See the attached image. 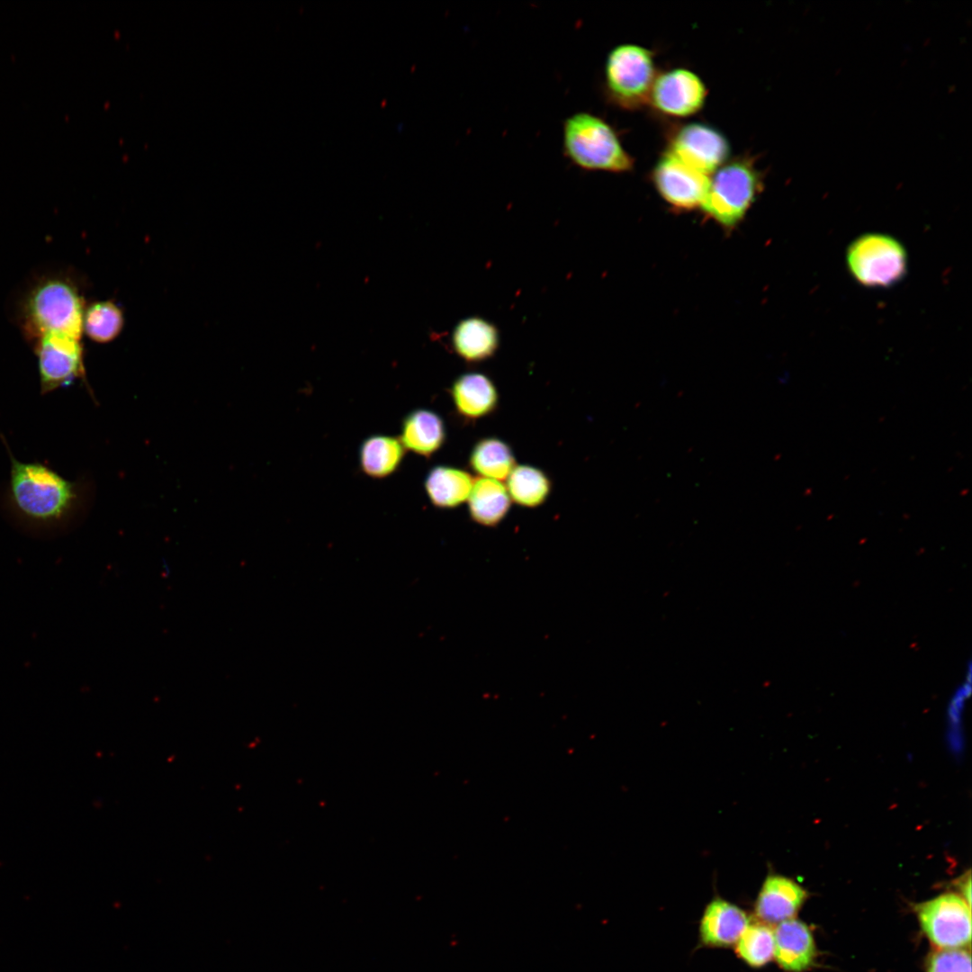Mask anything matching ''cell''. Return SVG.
I'll list each match as a JSON object with an SVG mask.
<instances>
[{
    "instance_id": "obj_1",
    "label": "cell",
    "mask_w": 972,
    "mask_h": 972,
    "mask_svg": "<svg viewBox=\"0 0 972 972\" xmlns=\"http://www.w3.org/2000/svg\"><path fill=\"white\" fill-rule=\"evenodd\" d=\"M3 441L11 464L0 503L8 521L33 537L51 538L64 533L78 507V484L41 462L18 460L4 437Z\"/></svg>"
},
{
    "instance_id": "obj_2",
    "label": "cell",
    "mask_w": 972,
    "mask_h": 972,
    "mask_svg": "<svg viewBox=\"0 0 972 972\" xmlns=\"http://www.w3.org/2000/svg\"><path fill=\"white\" fill-rule=\"evenodd\" d=\"M85 310L75 278L55 266L32 274L15 292L10 311L31 346L43 338L81 341Z\"/></svg>"
},
{
    "instance_id": "obj_3",
    "label": "cell",
    "mask_w": 972,
    "mask_h": 972,
    "mask_svg": "<svg viewBox=\"0 0 972 972\" xmlns=\"http://www.w3.org/2000/svg\"><path fill=\"white\" fill-rule=\"evenodd\" d=\"M562 152L572 165L585 171L623 173L634 166L613 127L587 112H575L563 121Z\"/></svg>"
},
{
    "instance_id": "obj_4",
    "label": "cell",
    "mask_w": 972,
    "mask_h": 972,
    "mask_svg": "<svg viewBox=\"0 0 972 972\" xmlns=\"http://www.w3.org/2000/svg\"><path fill=\"white\" fill-rule=\"evenodd\" d=\"M762 176L747 158L721 166L709 179L701 205L705 212L725 228L738 224L762 189Z\"/></svg>"
},
{
    "instance_id": "obj_5",
    "label": "cell",
    "mask_w": 972,
    "mask_h": 972,
    "mask_svg": "<svg viewBox=\"0 0 972 972\" xmlns=\"http://www.w3.org/2000/svg\"><path fill=\"white\" fill-rule=\"evenodd\" d=\"M655 78L652 52L638 45L621 44L607 57L604 94L620 108H638L649 100Z\"/></svg>"
},
{
    "instance_id": "obj_6",
    "label": "cell",
    "mask_w": 972,
    "mask_h": 972,
    "mask_svg": "<svg viewBox=\"0 0 972 972\" xmlns=\"http://www.w3.org/2000/svg\"><path fill=\"white\" fill-rule=\"evenodd\" d=\"M846 261L862 285L885 288L898 283L907 271V255L896 238L881 233L862 235L850 243Z\"/></svg>"
},
{
    "instance_id": "obj_7",
    "label": "cell",
    "mask_w": 972,
    "mask_h": 972,
    "mask_svg": "<svg viewBox=\"0 0 972 972\" xmlns=\"http://www.w3.org/2000/svg\"><path fill=\"white\" fill-rule=\"evenodd\" d=\"M923 932L940 950L961 949L971 940L970 904L954 893L940 895L916 906Z\"/></svg>"
},
{
    "instance_id": "obj_8",
    "label": "cell",
    "mask_w": 972,
    "mask_h": 972,
    "mask_svg": "<svg viewBox=\"0 0 972 972\" xmlns=\"http://www.w3.org/2000/svg\"><path fill=\"white\" fill-rule=\"evenodd\" d=\"M31 348L37 357L40 392L46 395L70 385L85 375L81 341L70 338H43Z\"/></svg>"
},
{
    "instance_id": "obj_9",
    "label": "cell",
    "mask_w": 972,
    "mask_h": 972,
    "mask_svg": "<svg viewBox=\"0 0 972 972\" xmlns=\"http://www.w3.org/2000/svg\"><path fill=\"white\" fill-rule=\"evenodd\" d=\"M669 152L687 166L708 176L724 164L730 148L727 140L717 130L703 123H689L674 132Z\"/></svg>"
},
{
    "instance_id": "obj_10",
    "label": "cell",
    "mask_w": 972,
    "mask_h": 972,
    "mask_svg": "<svg viewBox=\"0 0 972 972\" xmlns=\"http://www.w3.org/2000/svg\"><path fill=\"white\" fill-rule=\"evenodd\" d=\"M709 176L698 171L667 151L652 171L654 185L672 207L691 210L702 205L709 185Z\"/></svg>"
},
{
    "instance_id": "obj_11",
    "label": "cell",
    "mask_w": 972,
    "mask_h": 972,
    "mask_svg": "<svg viewBox=\"0 0 972 972\" xmlns=\"http://www.w3.org/2000/svg\"><path fill=\"white\" fill-rule=\"evenodd\" d=\"M706 96V86L695 73L675 68L656 76L649 100L665 115L686 117L703 107Z\"/></svg>"
},
{
    "instance_id": "obj_12",
    "label": "cell",
    "mask_w": 972,
    "mask_h": 972,
    "mask_svg": "<svg viewBox=\"0 0 972 972\" xmlns=\"http://www.w3.org/2000/svg\"><path fill=\"white\" fill-rule=\"evenodd\" d=\"M806 896V891L792 878L770 873L755 900L756 920L772 925L793 919Z\"/></svg>"
},
{
    "instance_id": "obj_13",
    "label": "cell",
    "mask_w": 972,
    "mask_h": 972,
    "mask_svg": "<svg viewBox=\"0 0 972 972\" xmlns=\"http://www.w3.org/2000/svg\"><path fill=\"white\" fill-rule=\"evenodd\" d=\"M747 913L735 904L720 896L714 897L705 907L699 927V941L711 948H727L736 944L750 923Z\"/></svg>"
},
{
    "instance_id": "obj_14",
    "label": "cell",
    "mask_w": 972,
    "mask_h": 972,
    "mask_svg": "<svg viewBox=\"0 0 972 972\" xmlns=\"http://www.w3.org/2000/svg\"><path fill=\"white\" fill-rule=\"evenodd\" d=\"M816 949L813 934L801 921L790 919L774 930V958L787 972H802L814 962Z\"/></svg>"
},
{
    "instance_id": "obj_15",
    "label": "cell",
    "mask_w": 972,
    "mask_h": 972,
    "mask_svg": "<svg viewBox=\"0 0 972 972\" xmlns=\"http://www.w3.org/2000/svg\"><path fill=\"white\" fill-rule=\"evenodd\" d=\"M451 396L459 415L469 419L488 416L495 410L499 401L493 382L480 373L458 376L451 387Z\"/></svg>"
},
{
    "instance_id": "obj_16",
    "label": "cell",
    "mask_w": 972,
    "mask_h": 972,
    "mask_svg": "<svg viewBox=\"0 0 972 972\" xmlns=\"http://www.w3.org/2000/svg\"><path fill=\"white\" fill-rule=\"evenodd\" d=\"M452 343L454 352L462 359L477 363L494 356L500 345V335L492 323L480 317H470L455 326Z\"/></svg>"
},
{
    "instance_id": "obj_17",
    "label": "cell",
    "mask_w": 972,
    "mask_h": 972,
    "mask_svg": "<svg viewBox=\"0 0 972 972\" xmlns=\"http://www.w3.org/2000/svg\"><path fill=\"white\" fill-rule=\"evenodd\" d=\"M445 439L444 421L434 411L415 410L402 420L400 441L404 448L417 454L431 456L440 449Z\"/></svg>"
},
{
    "instance_id": "obj_18",
    "label": "cell",
    "mask_w": 972,
    "mask_h": 972,
    "mask_svg": "<svg viewBox=\"0 0 972 972\" xmlns=\"http://www.w3.org/2000/svg\"><path fill=\"white\" fill-rule=\"evenodd\" d=\"M472 485L473 480L467 472L443 465L433 467L425 479L426 493L439 508H453L464 503Z\"/></svg>"
},
{
    "instance_id": "obj_19",
    "label": "cell",
    "mask_w": 972,
    "mask_h": 972,
    "mask_svg": "<svg viewBox=\"0 0 972 972\" xmlns=\"http://www.w3.org/2000/svg\"><path fill=\"white\" fill-rule=\"evenodd\" d=\"M510 504V497L502 483L478 478L468 498L469 515L479 525L495 526L506 517Z\"/></svg>"
},
{
    "instance_id": "obj_20",
    "label": "cell",
    "mask_w": 972,
    "mask_h": 972,
    "mask_svg": "<svg viewBox=\"0 0 972 972\" xmlns=\"http://www.w3.org/2000/svg\"><path fill=\"white\" fill-rule=\"evenodd\" d=\"M404 454L405 448L400 439L391 436L374 435L361 444L359 464L366 475L382 479L399 468Z\"/></svg>"
},
{
    "instance_id": "obj_21",
    "label": "cell",
    "mask_w": 972,
    "mask_h": 972,
    "mask_svg": "<svg viewBox=\"0 0 972 972\" xmlns=\"http://www.w3.org/2000/svg\"><path fill=\"white\" fill-rule=\"evenodd\" d=\"M471 468L483 478L505 480L515 467V457L504 441L488 437L478 441L469 459Z\"/></svg>"
},
{
    "instance_id": "obj_22",
    "label": "cell",
    "mask_w": 972,
    "mask_h": 972,
    "mask_svg": "<svg viewBox=\"0 0 972 972\" xmlns=\"http://www.w3.org/2000/svg\"><path fill=\"white\" fill-rule=\"evenodd\" d=\"M552 489L549 477L540 469L530 465L514 467L507 478L509 497L518 505L536 508L548 498Z\"/></svg>"
},
{
    "instance_id": "obj_23",
    "label": "cell",
    "mask_w": 972,
    "mask_h": 972,
    "mask_svg": "<svg viewBox=\"0 0 972 972\" xmlns=\"http://www.w3.org/2000/svg\"><path fill=\"white\" fill-rule=\"evenodd\" d=\"M735 953L751 968L766 966L774 958V930L760 921L750 922L735 944Z\"/></svg>"
},
{
    "instance_id": "obj_24",
    "label": "cell",
    "mask_w": 972,
    "mask_h": 972,
    "mask_svg": "<svg viewBox=\"0 0 972 972\" xmlns=\"http://www.w3.org/2000/svg\"><path fill=\"white\" fill-rule=\"evenodd\" d=\"M123 327L120 308L110 301L96 302L85 310L83 331L93 341L107 343L113 340Z\"/></svg>"
},
{
    "instance_id": "obj_25",
    "label": "cell",
    "mask_w": 972,
    "mask_h": 972,
    "mask_svg": "<svg viewBox=\"0 0 972 972\" xmlns=\"http://www.w3.org/2000/svg\"><path fill=\"white\" fill-rule=\"evenodd\" d=\"M927 972H971L970 953L964 948L940 950L930 957Z\"/></svg>"
}]
</instances>
